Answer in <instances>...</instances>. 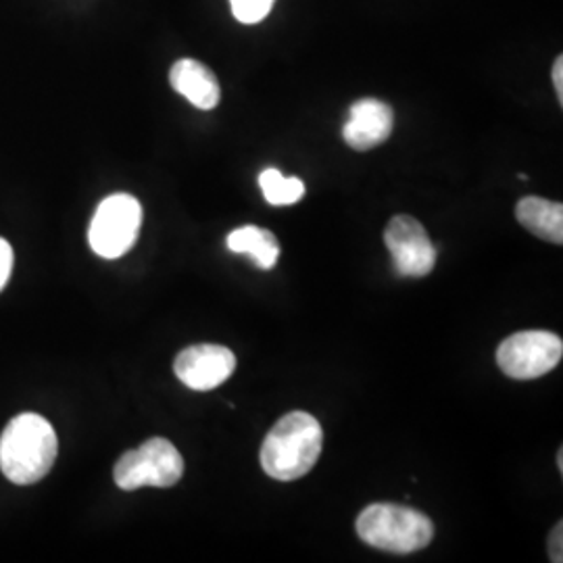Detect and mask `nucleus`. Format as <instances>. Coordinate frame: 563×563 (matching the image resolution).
<instances>
[{
	"instance_id": "2eb2a0df",
	"label": "nucleus",
	"mask_w": 563,
	"mask_h": 563,
	"mask_svg": "<svg viewBox=\"0 0 563 563\" xmlns=\"http://www.w3.org/2000/svg\"><path fill=\"white\" fill-rule=\"evenodd\" d=\"M11 272H13V249L9 242L0 239V292L4 290L7 282L11 278Z\"/></svg>"
},
{
	"instance_id": "9d476101",
	"label": "nucleus",
	"mask_w": 563,
	"mask_h": 563,
	"mask_svg": "<svg viewBox=\"0 0 563 563\" xmlns=\"http://www.w3.org/2000/svg\"><path fill=\"white\" fill-rule=\"evenodd\" d=\"M169 84L186 101L202 111L216 109L222 99L220 81L201 60H176L169 69Z\"/></svg>"
},
{
	"instance_id": "f8f14e48",
	"label": "nucleus",
	"mask_w": 563,
	"mask_h": 563,
	"mask_svg": "<svg viewBox=\"0 0 563 563\" xmlns=\"http://www.w3.org/2000/svg\"><path fill=\"white\" fill-rule=\"evenodd\" d=\"M225 244L236 255H249L262 269L276 267L280 257V242L276 234L257 225H242L230 232Z\"/></svg>"
},
{
	"instance_id": "423d86ee",
	"label": "nucleus",
	"mask_w": 563,
	"mask_h": 563,
	"mask_svg": "<svg viewBox=\"0 0 563 563\" xmlns=\"http://www.w3.org/2000/svg\"><path fill=\"white\" fill-rule=\"evenodd\" d=\"M563 342L544 330H526L507 336L497 349V363L505 376L534 380L549 374L562 362Z\"/></svg>"
},
{
	"instance_id": "0eeeda50",
	"label": "nucleus",
	"mask_w": 563,
	"mask_h": 563,
	"mask_svg": "<svg viewBox=\"0 0 563 563\" xmlns=\"http://www.w3.org/2000/svg\"><path fill=\"white\" fill-rule=\"evenodd\" d=\"M384 244L390 251L395 269L405 278H423L437 265V246L422 223L411 216H395L384 230Z\"/></svg>"
},
{
	"instance_id": "f03ea898",
	"label": "nucleus",
	"mask_w": 563,
	"mask_h": 563,
	"mask_svg": "<svg viewBox=\"0 0 563 563\" xmlns=\"http://www.w3.org/2000/svg\"><path fill=\"white\" fill-rule=\"evenodd\" d=\"M57 432L38 413L13 418L0 437V472L20 486L38 483L55 465Z\"/></svg>"
},
{
	"instance_id": "f257e3e1",
	"label": "nucleus",
	"mask_w": 563,
	"mask_h": 563,
	"mask_svg": "<svg viewBox=\"0 0 563 563\" xmlns=\"http://www.w3.org/2000/svg\"><path fill=\"white\" fill-rule=\"evenodd\" d=\"M322 449V423L307 411H290L263 441V472L280 483L299 481L313 470Z\"/></svg>"
},
{
	"instance_id": "ddd939ff",
	"label": "nucleus",
	"mask_w": 563,
	"mask_h": 563,
	"mask_svg": "<svg viewBox=\"0 0 563 563\" xmlns=\"http://www.w3.org/2000/svg\"><path fill=\"white\" fill-rule=\"evenodd\" d=\"M260 186H262L265 201L274 207L295 205L305 197V184L299 178L282 176L280 169H276V167L263 169L262 176H260Z\"/></svg>"
},
{
	"instance_id": "a211bd4d",
	"label": "nucleus",
	"mask_w": 563,
	"mask_h": 563,
	"mask_svg": "<svg viewBox=\"0 0 563 563\" xmlns=\"http://www.w3.org/2000/svg\"><path fill=\"white\" fill-rule=\"evenodd\" d=\"M563 451H560V455H558V465H560V472L563 470V457H562Z\"/></svg>"
},
{
	"instance_id": "39448f33",
	"label": "nucleus",
	"mask_w": 563,
	"mask_h": 563,
	"mask_svg": "<svg viewBox=\"0 0 563 563\" xmlns=\"http://www.w3.org/2000/svg\"><path fill=\"white\" fill-rule=\"evenodd\" d=\"M142 225V207L132 195H111L97 207L88 228V242L102 260H120L136 241Z\"/></svg>"
},
{
	"instance_id": "9b49d317",
	"label": "nucleus",
	"mask_w": 563,
	"mask_h": 563,
	"mask_svg": "<svg viewBox=\"0 0 563 563\" xmlns=\"http://www.w3.org/2000/svg\"><path fill=\"white\" fill-rule=\"evenodd\" d=\"M516 218L523 228L553 244H563V205L541 197H526L516 207Z\"/></svg>"
},
{
	"instance_id": "7ed1b4c3",
	"label": "nucleus",
	"mask_w": 563,
	"mask_h": 563,
	"mask_svg": "<svg viewBox=\"0 0 563 563\" xmlns=\"http://www.w3.org/2000/svg\"><path fill=\"white\" fill-rule=\"evenodd\" d=\"M355 528L363 543L401 555L422 551L434 539L432 520L407 505H367Z\"/></svg>"
},
{
	"instance_id": "4468645a",
	"label": "nucleus",
	"mask_w": 563,
	"mask_h": 563,
	"mask_svg": "<svg viewBox=\"0 0 563 563\" xmlns=\"http://www.w3.org/2000/svg\"><path fill=\"white\" fill-rule=\"evenodd\" d=\"M274 2L276 0H230L234 18L246 25L265 20L274 9Z\"/></svg>"
},
{
	"instance_id": "20e7f679",
	"label": "nucleus",
	"mask_w": 563,
	"mask_h": 563,
	"mask_svg": "<svg viewBox=\"0 0 563 563\" xmlns=\"http://www.w3.org/2000/svg\"><path fill=\"white\" fill-rule=\"evenodd\" d=\"M184 476L180 451L167 439H148L139 449L125 451L113 467V481L121 490H139L142 486L169 488Z\"/></svg>"
},
{
	"instance_id": "f3484780",
	"label": "nucleus",
	"mask_w": 563,
	"mask_h": 563,
	"mask_svg": "<svg viewBox=\"0 0 563 563\" xmlns=\"http://www.w3.org/2000/svg\"><path fill=\"white\" fill-rule=\"evenodd\" d=\"M563 57L560 55L555 63H553V86H555V92H558V99L560 104H563Z\"/></svg>"
},
{
	"instance_id": "6e6552de",
	"label": "nucleus",
	"mask_w": 563,
	"mask_h": 563,
	"mask_svg": "<svg viewBox=\"0 0 563 563\" xmlns=\"http://www.w3.org/2000/svg\"><path fill=\"white\" fill-rule=\"evenodd\" d=\"M236 369V355L222 344H195L184 349L174 363V372L190 390H213Z\"/></svg>"
},
{
	"instance_id": "dca6fc26",
	"label": "nucleus",
	"mask_w": 563,
	"mask_h": 563,
	"mask_svg": "<svg viewBox=\"0 0 563 563\" xmlns=\"http://www.w3.org/2000/svg\"><path fill=\"white\" fill-rule=\"evenodd\" d=\"M562 530L563 523L560 522L555 528H553V532H551V539H549V555H551V562L562 563Z\"/></svg>"
},
{
	"instance_id": "1a4fd4ad",
	"label": "nucleus",
	"mask_w": 563,
	"mask_h": 563,
	"mask_svg": "<svg viewBox=\"0 0 563 563\" xmlns=\"http://www.w3.org/2000/svg\"><path fill=\"white\" fill-rule=\"evenodd\" d=\"M395 115L390 104L378 99H362L349 109L342 139L355 151H372L390 139Z\"/></svg>"
}]
</instances>
